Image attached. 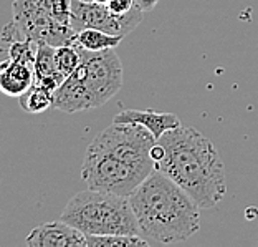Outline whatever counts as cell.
<instances>
[{
  "instance_id": "21",
  "label": "cell",
  "mask_w": 258,
  "mask_h": 247,
  "mask_svg": "<svg viewBox=\"0 0 258 247\" xmlns=\"http://www.w3.org/2000/svg\"><path fill=\"white\" fill-rule=\"evenodd\" d=\"M83 2H91V0H83Z\"/></svg>"
},
{
  "instance_id": "3",
  "label": "cell",
  "mask_w": 258,
  "mask_h": 247,
  "mask_svg": "<svg viewBox=\"0 0 258 247\" xmlns=\"http://www.w3.org/2000/svg\"><path fill=\"white\" fill-rule=\"evenodd\" d=\"M129 203L139 232L156 242H184L201 229V206L157 169L129 194Z\"/></svg>"
},
{
  "instance_id": "14",
  "label": "cell",
  "mask_w": 258,
  "mask_h": 247,
  "mask_svg": "<svg viewBox=\"0 0 258 247\" xmlns=\"http://www.w3.org/2000/svg\"><path fill=\"white\" fill-rule=\"evenodd\" d=\"M20 108L30 115H40L53 103V91L38 83H33L25 93L19 96Z\"/></svg>"
},
{
  "instance_id": "19",
  "label": "cell",
  "mask_w": 258,
  "mask_h": 247,
  "mask_svg": "<svg viewBox=\"0 0 258 247\" xmlns=\"http://www.w3.org/2000/svg\"><path fill=\"white\" fill-rule=\"evenodd\" d=\"M157 2L159 0H134V7H138L143 12H151L157 5Z\"/></svg>"
},
{
  "instance_id": "18",
  "label": "cell",
  "mask_w": 258,
  "mask_h": 247,
  "mask_svg": "<svg viewBox=\"0 0 258 247\" xmlns=\"http://www.w3.org/2000/svg\"><path fill=\"white\" fill-rule=\"evenodd\" d=\"M108 9L113 12V14H127L134 9V0H109L108 2Z\"/></svg>"
},
{
  "instance_id": "9",
  "label": "cell",
  "mask_w": 258,
  "mask_h": 247,
  "mask_svg": "<svg viewBox=\"0 0 258 247\" xmlns=\"http://www.w3.org/2000/svg\"><path fill=\"white\" fill-rule=\"evenodd\" d=\"M51 107L64 111V113H78V111L98 108L90 91L81 85L78 76L72 73L63 80V83L53 91V103Z\"/></svg>"
},
{
  "instance_id": "15",
  "label": "cell",
  "mask_w": 258,
  "mask_h": 247,
  "mask_svg": "<svg viewBox=\"0 0 258 247\" xmlns=\"http://www.w3.org/2000/svg\"><path fill=\"white\" fill-rule=\"evenodd\" d=\"M55 63L60 73L67 78L81 63V46L76 43L55 46Z\"/></svg>"
},
{
  "instance_id": "12",
  "label": "cell",
  "mask_w": 258,
  "mask_h": 247,
  "mask_svg": "<svg viewBox=\"0 0 258 247\" xmlns=\"http://www.w3.org/2000/svg\"><path fill=\"white\" fill-rule=\"evenodd\" d=\"M33 75L35 81L48 90L55 91L63 83L64 76L60 73L55 63V46L51 45H38L37 57L33 63Z\"/></svg>"
},
{
  "instance_id": "11",
  "label": "cell",
  "mask_w": 258,
  "mask_h": 247,
  "mask_svg": "<svg viewBox=\"0 0 258 247\" xmlns=\"http://www.w3.org/2000/svg\"><path fill=\"white\" fill-rule=\"evenodd\" d=\"M33 67L17 60H5L0 63V91L7 96L19 98L33 85Z\"/></svg>"
},
{
  "instance_id": "7",
  "label": "cell",
  "mask_w": 258,
  "mask_h": 247,
  "mask_svg": "<svg viewBox=\"0 0 258 247\" xmlns=\"http://www.w3.org/2000/svg\"><path fill=\"white\" fill-rule=\"evenodd\" d=\"M143 10L134 7L127 14H113L108 5L96 2H83L72 0V27L78 33L85 28H96L111 35L126 37L136 28L143 20Z\"/></svg>"
},
{
  "instance_id": "2",
  "label": "cell",
  "mask_w": 258,
  "mask_h": 247,
  "mask_svg": "<svg viewBox=\"0 0 258 247\" xmlns=\"http://www.w3.org/2000/svg\"><path fill=\"white\" fill-rule=\"evenodd\" d=\"M157 143L164 148L157 171L182 187L201 209H214L222 203L227 194L225 168L212 141L196 128L180 125L164 133Z\"/></svg>"
},
{
  "instance_id": "1",
  "label": "cell",
  "mask_w": 258,
  "mask_h": 247,
  "mask_svg": "<svg viewBox=\"0 0 258 247\" xmlns=\"http://www.w3.org/2000/svg\"><path fill=\"white\" fill-rule=\"evenodd\" d=\"M156 141L143 126L113 121L88 144L81 164V179L90 189L129 197L156 169L151 158Z\"/></svg>"
},
{
  "instance_id": "10",
  "label": "cell",
  "mask_w": 258,
  "mask_h": 247,
  "mask_svg": "<svg viewBox=\"0 0 258 247\" xmlns=\"http://www.w3.org/2000/svg\"><path fill=\"white\" fill-rule=\"evenodd\" d=\"M114 123H127L139 125L152 133V136L159 139L169 129L179 128L180 120L174 113H162L156 110H122L113 118Z\"/></svg>"
},
{
  "instance_id": "5",
  "label": "cell",
  "mask_w": 258,
  "mask_h": 247,
  "mask_svg": "<svg viewBox=\"0 0 258 247\" xmlns=\"http://www.w3.org/2000/svg\"><path fill=\"white\" fill-rule=\"evenodd\" d=\"M12 14L22 40L51 46L75 43L72 0H14Z\"/></svg>"
},
{
  "instance_id": "17",
  "label": "cell",
  "mask_w": 258,
  "mask_h": 247,
  "mask_svg": "<svg viewBox=\"0 0 258 247\" xmlns=\"http://www.w3.org/2000/svg\"><path fill=\"white\" fill-rule=\"evenodd\" d=\"M37 50H38V45L32 42V40H19V42L9 43V58L33 67Z\"/></svg>"
},
{
  "instance_id": "13",
  "label": "cell",
  "mask_w": 258,
  "mask_h": 247,
  "mask_svg": "<svg viewBox=\"0 0 258 247\" xmlns=\"http://www.w3.org/2000/svg\"><path fill=\"white\" fill-rule=\"evenodd\" d=\"M124 37L121 35H111L96 28H85L76 33L75 43L88 52H103L109 48H116Z\"/></svg>"
},
{
  "instance_id": "6",
  "label": "cell",
  "mask_w": 258,
  "mask_h": 247,
  "mask_svg": "<svg viewBox=\"0 0 258 247\" xmlns=\"http://www.w3.org/2000/svg\"><path fill=\"white\" fill-rule=\"evenodd\" d=\"M73 73L90 91L96 107L106 103L122 86V65L114 48L103 52L81 48V63Z\"/></svg>"
},
{
  "instance_id": "4",
  "label": "cell",
  "mask_w": 258,
  "mask_h": 247,
  "mask_svg": "<svg viewBox=\"0 0 258 247\" xmlns=\"http://www.w3.org/2000/svg\"><path fill=\"white\" fill-rule=\"evenodd\" d=\"M60 219L85 236L141 234L129 197L90 187L75 194L72 201L64 206Z\"/></svg>"
},
{
  "instance_id": "16",
  "label": "cell",
  "mask_w": 258,
  "mask_h": 247,
  "mask_svg": "<svg viewBox=\"0 0 258 247\" xmlns=\"http://www.w3.org/2000/svg\"><path fill=\"white\" fill-rule=\"evenodd\" d=\"M88 247H148V240L139 236H122V234H111V236H86Z\"/></svg>"
},
{
  "instance_id": "20",
  "label": "cell",
  "mask_w": 258,
  "mask_h": 247,
  "mask_svg": "<svg viewBox=\"0 0 258 247\" xmlns=\"http://www.w3.org/2000/svg\"><path fill=\"white\" fill-rule=\"evenodd\" d=\"M91 2H96V4H103V5H108L109 0H91Z\"/></svg>"
},
{
  "instance_id": "8",
  "label": "cell",
  "mask_w": 258,
  "mask_h": 247,
  "mask_svg": "<svg viewBox=\"0 0 258 247\" xmlns=\"http://www.w3.org/2000/svg\"><path fill=\"white\" fill-rule=\"evenodd\" d=\"M25 244L30 247H88L85 234L61 219L35 227Z\"/></svg>"
}]
</instances>
